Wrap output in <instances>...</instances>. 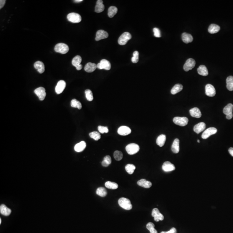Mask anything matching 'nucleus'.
<instances>
[{"instance_id": "obj_1", "label": "nucleus", "mask_w": 233, "mask_h": 233, "mask_svg": "<svg viewBox=\"0 0 233 233\" xmlns=\"http://www.w3.org/2000/svg\"><path fill=\"white\" fill-rule=\"evenodd\" d=\"M118 204L121 208L126 210H130L132 209L131 201L128 199L124 197L120 198L118 200Z\"/></svg>"}, {"instance_id": "obj_2", "label": "nucleus", "mask_w": 233, "mask_h": 233, "mask_svg": "<svg viewBox=\"0 0 233 233\" xmlns=\"http://www.w3.org/2000/svg\"><path fill=\"white\" fill-rule=\"evenodd\" d=\"M69 48L68 46L63 43H60L57 44L55 47V51L56 52L65 54L68 52Z\"/></svg>"}, {"instance_id": "obj_3", "label": "nucleus", "mask_w": 233, "mask_h": 233, "mask_svg": "<svg viewBox=\"0 0 233 233\" xmlns=\"http://www.w3.org/2000/svg\"><path fill=\"white\" fill-rule=\"evenodd\" d=\"M126 150L128 154L133 155L137 153L139 150V146L136 143H131L126 146Z\"/></svg>"}, {"instance_id": "obj_4", "label": "nucleus", "mask_w": 233, "mask_h": 233, "mask_svg": "<svg viewBox=\"0 0 233 233\" xmlns=\"http://www.w3.org/2000/svg\"><path fill=\"white\" fill-rule=\"evenodd\" d=\"M132 38V36L129 32L123 33L118 38V42L120 45H124L126 44L129 40Z\"/></svg>"}, {"instance_id": "obj_5", "label": "nucleus", "mask_w": 233, "mask_h": 233, "mask_svg": "<svg viewBox=\"0 0 233 233\" xmlns=\"http://www.w3.org/2000/svg\"><path fill=\"white\" fill-rule=\"evenodd\" d=\"M68 20L72 23H79L82 20L81 16L75 13H70L67 16Z\"/></svg>"}, {"instance_id": "obj_6", "label": "nucleus", "mask_w": 233, "mask_h": 233, "mask_svg": "<svg viewBox=\"0 0 233 233\" xmlns=\"http://www.w3.org/2000/svg\"><path fill=\"white\" fill-rule=\"evenodd\" d=\"M188 118L186 117L176 116L173 119V122L176 125L180 126H184L188 124Z\"/></svg>"}, {"instance_id": "obj_7", "label": "nucleus", "mask_w": 233, "mask_h": 233, "mask_svg": "<svg viewBox=\"0 0 233 233\" xmlns=\"http://www.w3.org/2000/svg\"><path fill=\"white\" fill-rule=\"evenodd\" d=\"M34 93L38 97V98L40 101H43L46 96L45 88L44 87H40L36 88L34 90Z\"/></svg>"}, {"instance_id": "obj_8", "label": "nucleus", "mask_w": 233, "mask_h": 233, "mask_svg": "<svg viewBox=\"0 0 233 233\" xmlns=\"http://www.w3.org/2000/svg\"><path fill=\"white\" fill-rule=\"evenodd\" d=\"M217 132V130L216 128L212 127L205 130L202 133V138L203 139H206L209 137L211 135H214L216 134Z\"/></svg>"}, {"instance_id": "obj_9", "label": "nucleus", "mask_w": 233, "mask_h": 233, "mask_svg": "<svg viewBox=\"0 0 233 233\" xmlns=\"http://www.w3.org/2000/svg\"><path fill=\"white\" fill-rule=\"evenodd\" d=\"M97 68L100 70L105 69L107 70H110L111 68V63L107 60L102 59L97 64Z\"/></svg>"}, {"instance_id": "obj_10", "label": "nucleus", "mask_w": 233, "mask_h": 233, "mask_svg": "<svg viewBox=\"0 0 233 233\" xmlns=\"http://www.w3.org/2000/svg\"><path fill=\"white\" fill-rule=\"evenodd\" d=\"M195 60L192 58H189L187 60L184 66V69L185 71H188L193 69L195 66Z\"/></svg>"}, {"instance_id": "obj_11", "label": "nucleus", "mask_w": 233, "mask_h": 233, "mask_svg": "<svg viewBox=\"0 0 233 233\" xmlns=\"http://www.w3.org/2000/svg\"><path fill=\"white\" fill-rule=\"evenodd\" d=\"M82 62V58L80 56L77 55L73 58L72 61V64L76 67L77 70H80L82 69L83 66L80 63Z\"/></svg>"}, {"instance_id": "obj_12", "label": "nucleus", "mask_w": 233, "mask_h": 233, "mask_svg": "<svg viewBox=\"0 0 233 233\" xmlns=\"http://www.w3.org/2000/svg\"><path fill=\"white\" fill-rule=\"evenodd\" d=\"M152 215L154 218V221L156 222L163 220L164 218L163 215L160 213L159 210L157 208H154L152 210Z\"/></svg>"}, {"instance_id": "obj_13", "label": "nucleus", "mask_w": 233, "mask_h": 233, "mask_svg": "<svg viewBox=\"0 0 233 233\" xmlns=\"http://www.w3.org/2000/svg\"><path fill=\"white\" fill-rule=\"evenodd\" d=\"M205 94L209 97H213L216 94L215 87L210 84H207L205 87Z\"/></svg>"}, {"instance_id": "obj_14", "label": "nucleus", "mask_w": 233, "mask_h": 233, "mask_svg": "<svg viewBox=\"0 0 233 233\" xmlns=\"http://www.w3.org/2000/svg\"><path fill=\"white\" fill-rule=\"evenodd\" d=\"M66 86V83L64 80H61L58 81L55 87V92L57 94H61L64 90Z\"/></svg>"}, {"instance_id": "obj_15", "label": "nucleus", "mask_w": 233, "mask_h": 233, "mask_svg": "<svg viewBox=\"0 0 233 233\" xmlns=\"http://www.w3.org/2000/svg\"><path fill=\"white\" fill-rule=\"evenodd\" d=\"M131 130L128 126H122L120 127L118 130V133L121 136H126L131 134Z\"/></svg>"}, {"instance_id": "obj_16", "label": "nucleus", "mask_w": 233, "mask_h": 233, "mask_svg": "<svg viewBox=\"0 0 233 233\" xmlns=\"http://www.w3.org/2000/svg\"><path fill=\"white\" fill-rule=\"evenodd\" d=\"M108 37V32L103 30H99L97 31L96 34V40L98 41L100 40L105 39Z\"/></svg>"}, {"instance_id": "obj_17", "label": "nucleus", "mask_w": 233, "mask_h": 233, "mask_svg": "<svg viewBox=\"0 0 233 233\" xmlns=\"http://www.w3.org/2000/svg\"><path fill=\"white\" fill-rule=\"evenodd\" d=\"M162 169L165 172H170L174 171L175 169V167L174 165L171 164L170 162L167 161L164 162L163 164Z\"/></svg>"}, {"instance_id": "obj_18", "label": "nucleus", "mask_w": 233, "mask_h": 233, "mask_svg": "<svg viewBox=\"0 0 233 233\" xmlns=\"http://www.w3.org/2000/svg\"><path fill=\"white\" fill-rule=\"evenodd\" d=\"M34 67L40 73H43L45 72V65L41 61H37L35 62L34 63Z\"/></svg>"}, {"instance_id": "obj_19", "label": "nucleus", "mask_w": 233, "mask_h": 233, "mask_svg": "<svg viewBox=\"0 0 233 233\" xmlns=\"http://www.w3.org/2000/svg\"><path fill=\"white\" fill-rule=\"evenodd\" d=\"M206 127V124L203 122L199 123L194 126L193 131L197 134H199L202 132Z\"/></svg>"}, {"instance_id": "obj_20", "label": "nucleus", "mask_w": 233, "mask_h": 233, "mask_svg": "<svg viewBox=\"0 0 233 233\" xmlns=\"http://www.w3.org/2000/svg\"><path fill=\"white\" fill-rule=\"evenodd\" d=\"M137 184L139 186L145 188H150L152 186V183L144 179L139 180L137 182Z\"/></svg>"}, {"instance_id": "obj_21", "label": "nucleus", "mask_w": 233, "mask_h": 233, "mask_svg": "<svg viewBox=\"0 0 233 233\" xmlns=\"http://www.w3.org/2000/svg\"><path fill=\"white\" fill-rule=\"evenodd\" d=\"M180 141L178 139H174V141L173 142L172 146H171V150L174 153H178L180 151V146H179Z\"/></svg>"}, {"instance_id": "obj_22", "label": "nucleus", "mask_w": 233, "mask_h": 233, "mask_svg": "<svg viewBox=\"0 0 233 233\" xmlns=\"http://www.w3.org/2000/svg\"><path fill=\"white\" fill-rule=\"evenodd\" d=\"M96 68H97V65L89 62L85 66L84 70L88 73H92L96 70Z\"/></svg>"}, {"instance_id": "obj_23", "label": "nucleus", "mask_w": 233, "mask_h": 233, "mask_svg": "<svg viewBox=\"0 0 233 233\" xmlns=\"http://www.w3.org/2000/svg\"><path fill=\"white\" fill-rule=\"evenodd\" d=\"M190 113L191 116L196 118H200L202 116L201 111L197 108H194L191 109L190 110Z\"/></svg>"}, {"instance_id": "obj_24", "label": "nucleus", "mask_w": 233, "mask_h": 233, "mask_svg": "<svg viewBox=\"0 0 233 233\" xmlns=\"http://www.w3.org/2000/svg\"><path fill=\"white\" fill-rule=\"evenodd\" d=\"M11 212V209L7 208L6 205L4 204L1 205L0 206V213L4 216H9Z\"/></svg>"}, {"instance_id": "obj_25", "label": "nucleus", "mask_w": 233, "mask_h": 233, "mask_svg": "<svg viewBox=\"0 0 233 233\" xmlns=\"http://www.w3.org/2000/svg\"><path fill=\"white\" fill-rule=\"evenodd\" d=\"M103 2L101 0L97 1L95 7V12L97 13H101L105 9V6L103 4Z\"/></svg>"}, {"instance_id": "obj_26", "label": "nucleus", "mask_w": 233, "mask_h": 233, "mask_svg": "<svg viewBox=\"0 0 233 233\" xmlns=\"http://www.w3.org/2000/svg\"><path fill=\"white\" fill-rule=\"evenodd\" d=\"M86 147V143L85 141H81L76 144L74 146V149L76 152H81L84 150Z\"/></svg>"}, {"instance_id": "obj_27", "label": "nucleus", "mask_w": 233, "mask_h": 233, "mask_svg": "<svg viewBox=\"0 0 233 233\" xmlns=\"http://www.w3.org/2000/svg\"><path fill=\"white\" fill-rule=\"evenodd\" d=\"M182 39L184 43L187 44L192 42L193 41L192 35L190 34L187 33L186 32H184L183 33L182 35Z\"/></svg>"}, {"instance_id": "obj_28", "label": "nucleus", "mask_w": 233, "mask_h": 233, "mask_svg": "<svg viewBox=\"0 0 233 233\" xmlns=\"http://www.w3.org/2000/svg\"><path fill=\"white\" fill-rule=\"evenodd\" d=\"M220 27L219 25L216 24H212L209 25L208 28V31L211 34H214L219 32Z\"/></svg>"}, {"instance_id": "obj_29", "label": "nucleus", "mask_w": 233, "mask_h": 233, "mask_svg": "<svg viewBox=\"0 0 233 233\" xmlns=\"http://www.w3.org/2000/svg\"><path fill=\"white\" fill-rule=\"evenodd\" d=\"M197 71L199 75L203 76H207L209 73L206 67L203 65L199 66L197 69Z\"/></svg>"}, {"instance_id": "obj_30", "label": "nucleus", "mask_w": 233, "mask_h": 233, "mask_svg": "<svg viewBox=\"0 0 233 233\" xmlns=\"http://www.w3.org/2000/svg\"><path fill=\"white\" fill-rule=\"evenodd\" d=\"M166 137L165 135L162 134L158 136L156 140V143L160 147H162L165 143Z\"/></svg>"}, {"instance_id": "obj_31", "label": "nucleus", "mask_w": 233, "mask_h": 233, "mask_svg": "<svg viewBox=\"0 0 233 233\" xmlns=\"http://www.w3.org/2000/svg\"><path fill=\"white\" fill-rule=\"evenodd\" d=\"M227 88L228 90L232 91L233 90V76H229L226 79Z\"/></svg>"}, {"instance_id": "obj_32", "label": "nucleus", "mask_w": 233, "mask_h": 233, "mask_svg": "<svg viewBox=\"0 0 233 233\" xmlns=\"http://www.w3.org/2000/svg\"><path fill=\"white\" fill-rule=\"evenodd\" d=\"M183 88L182 85L180 84H177L175 85L172 88L171 90V93L172 95H175L177 93L181 91Z\"/></svg>"}, {"instance_id": "obj_33", "label": "nucleus", "mask_w": 233, "mask_h": 233, "mask_svg": "<svg viewBox=\"0 0 233 233\" xmlns=\"http://www.w3.org/2000/svg\"><path fill=\"white\" fill-rule=\"evenodd\" d=\"M118 12V8L114 6H111L108 10V16L110 18L114 17Z\"/></svg>"}, {"instance_id": "obj_34", "label": "nucleus", "mask_w": 233, "mask_h": 233, "mask_svg": "<svg viewBox=\"0 0 233 233\" xmlns=\"http://www.w3.org/2000/svg\"><path fill=\"white\" fill-rule=\"evenodd\" d=\"M233 105L232 104H228L223 109L224 114L225 115H228L232 114L233 111Z\"/></svg>"}, {"instance_id": "obj_35", "label": "nucleus", "mask_w": 233, "mask_h": 233, "mask_svg": "<svg viewBox=\"0 0 233 233\" xmlns=\"http://www.w3.org/2000/svg\"><path fill=\"white\" fill-rule=\"evenodd\" d=\"M105 186L106 187H107L109 189L111 190H115L118 188V184L114 182H112L111 181H107L105 183Z\"/></svg>"}, {"instance_id": "obj_36", "label": "nucleus", "mask_w": 233, "mask_h": 233, "mask_svg": "<svg viewBox=\"0 0 233 233\" xmlns=\"http://www.w3.org/2000/svg\"><path fill=\"white\" fill-rule=\"evenodd\" d=\"M111 163V159L109 156H106L104 158V160L101 162V164L103 167H108Z\"/></svg>"}, {"instance_id": "obj_37", "label": "nucleus", "mask_w": 233, "mask_h": 233, "mask_svg": "<svg viewBox=\"0 0 233 233\" xmlns=\"http://www.w3.org/2000/svg\"><path fill=\"white\" fill-rule=\"evenodd\" d=\"M71 106L73 108H77L79 110L81 109L82 108L81 103L76 99L72 100L71 101Z\"/></svg>"}, {"instance_id": "obj_38", "label": "nucleus", "mask_w": 233, "mask_h": 233, "mask_svg": "<svg viewBox=\"0 0 233 233\" xmlns=\"http://www.w3.org/2000/svg\"><path fill=\"white\" fill-rule=\"evenodd\" d=\"M96 194L101 197H105L107 195V192L105 189L102 187L98 188L96 190Z\"/></svg>"}, {"instance_id": "obj_39", "label": "nucleus", "mask_w": 233, "mask_h": 233, "mask_svg": "<svg viewBox=\"0 0 233 233\" xmlns=\"http://www.w3.org/2000/svg\"><path fill=\"white\" fill-rule=\"evenodd\" d=\"M136 167L134 164H127L125 166V169L126 172L130 174H132L134 173Z\"/></svg>"}, {"instance_id": "obj_40", "label": "nucleus", "mask_w": 233, "mask_h": 233, "mask_svg": "<svg viewBox=\"0 0 233 233\" xmlns=\"http://www.w3.org/2000/svg\"><path fill=\"white\" fill-rule=\"evenodd\" d=\"M89 135L90 137L93 139L95 140H98L101 138L100 134L97 131L91 132V133H90Z\"/></svg>"}, {"instance_id": "obj_41", "label": "nucleus", "mask_w": 233, "mask_h": 233, "mask_svg": "<svg viewBox=\"0 0 233 233\" xmlns=\"http://www.w3.org/2000/svg\"><path fill=\"white\" fill-rule=\"evenodd\" d=\"M86 97L87 100L88 101H91L93 100V96L92 92L90 89H86L85 91Z\"/></svg>"}, {"instance_id": "obj_42", "label": "nucleus", "mask_w": 233, "mask_h": 233, "mask_svg": "<svg viewBox=\"0 0 233 233\" xmlns=\"http://www.w3.org/2000/svg\"><path fill=\"white\" fill-rule=\"evenodd\" d=\"M114 157L116 161H120L122 159L123 155L122 152L119 151H115L114 153Z\"/></svg>"}, {"instance_id": "obj_43", "label": "nucleus", "mask_w": 233, "mask_h": 233, "mask_svg": "<svg viewBox=\"0 0 233 233\" xmlns=\"http://www.w3.org/2000/svg\"><path fill=\"white\" fill-rule=\"evenodd\" d=\"M139 53L138 51H135L133 53V57H132L131 60L133 63H137L139 61Z\"/></svg>"}, {"instance_id": "obj_44", "label": "nucleus", "mask_w": 233, "mask_h": 233, "mask_svg": "<svg viewBox=\"0 0 233 233\" xmlns=\"http://www.w3.org/2000/svg\"><path fill=\"white\" fill-rule=\"evenodd\" d=\"M98 130L99 132L101 133V134H104V133H108L109 130L107 126H98Z\"/></svg>"}, {"instance_id": "obj_45", "label": "nucleus", "mask_w": 233, "mask_h": 233, "mask_svg": "<svg viewBox=\"0 0 233 233\" xmlns=\"http://www.w3.org/2000/svg\"><path fill=\"white\" fill-rule=\"evenodd\" d=\"M153 32L154 33V36L158 38H160L161 36V32H160V30L157 28H154L153 29Z\"/></svg>"}, {"instance_id": "obj_46", "label": "nucleus", "mask_w": 233, "mask_h": 233, "mask_svg": "<svg viewBox=\"0 0 233 233\" xmlns=\"http://www.w3.org/2000/svg\"><path fill=\"white\" fill-rule=\"evenodd\" d=\"M153 228H154V225L153 223L149 222L146 225V228L148 230H150L151 229Z\"/></svg>"}, {"instance_id": "obj_47", "label": "nucleus", "mask_w": 233, "mask_h": 233, "mask_svg": "<svg viewBox=\"0 0 233 233\" xmlns=\"http://www.w3.org/2000/svg\"><path fill=\"white\" fill-rule=\"evenodd\" d=\"M177 233V230L174 227L172 228L169 231L167 232L162 231L161 233Z\"/></svg>"}, {"instance_id": "obj_48", "label": "nucleus", "mask_w": 233, "mask_h": 233, "mask_svg": "<svg viewBox=\"0 0 233 233\" xmlns=\"http://www.w3.org/2000/svg\"><path fill=\"white\" fill-rule=\"evenodd\" d=\"M5 3H6V1H5V0H1L0 1V9H1L4 7Z\"/></svg>"}, {"instance_id": "obj_49", "label": "nucleus", "mask_w": 233, "mask_h": 233, "mask_svg": "<svg viewBox=\"0 0 233 233\" xmlns=\"http://www.w3.org/2000/svg\"><path fill=\"white\" fill-rule=\"evenodd\" d=\"M233 114L232 113V114H228V115H226V118L228 120H230L231 119H232V118H233Z\"/></svg>"}, {"instance_id": "obj_50", "label": "nucleus", "mask_w": 233, "mask_h": 233, "mask_svg": "<svg viewBox=\"0 0 233 233\" xmlns=\"http://www.w3.org/2000/svg\"><path fill=\"white\" fill-rule=\"evenodd\" d=\"M230 154V155L233 157V148L230 147L229 149L228 150Z\"/></svg>"}, {"instance_id": "obj_51", "label": "nucleus", "mask_w": 233, "mask_h": 233, "mask_svg": "<svg viewBox=\"0 0 233 233\" xmlns=\"http://www.w3.org/2000/svg\"><path fill=\"white\" fill-rule=\"evenodd\" d=\"M149 231L150 233H158L157 231L154 229V228H153L151 229L150 230H149Z\"/></svg>"}, {"instance_id": "obj_52", "label": "nucleus", "mask_w": 233, "mask_h": 233, "mask_svg": "<svg viewBox=\"0 0 233 233\" xmlns=\"http://www.w3.org/2000/svg\"><path fill=\"white\" fill-rule=\"evenodd\" d=\"M83 0H75L74 1V2L75 3H80V2H83Z\"/></svg>"}, {"instance_id": "obj_53", "label": "nucleus", "mask_w": 233, "mask_h": 233, "mask_svg": "<svg viewBox=\"0 0 233 233\" xmlns=\"http://www.w3.org/2000/svg\"><path fill=\"white\" fill-rule=\"evenodd\" d=\"M197 142H198V143H200V141H199V139H198V140H197Z\"/></svg>"}, {"instance_id": "obj_54", "label": "nucleus", "mask_w": 233, "mask_h": 233, "mask_svg": "<svg viewBox=\"0 0 233 233\" xmlns=\"http://www.w3.org/2000/svg\"><path fill=\"white\" fill-rule=\"evenodd\" d=\"M2 223V219H0V224Z\"/></svg>"}]
</instances>
